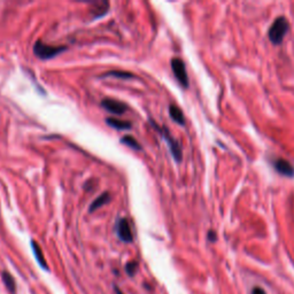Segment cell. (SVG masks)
I'll use <instances>...</instances> for the list:
<instances>
[{
  "mask_svg": "<svg viewBox=\"0 0 294 294\" xmlns=\"http://www.w3.org/2000/svg\"><path fill=\"white\" fill-rule=\"evenodd\" d=\"M107 123L112 128H115L117 130H129L132 127V124L128 121H123V120H117L113 117L107 119Z\"/></svg>",
  "mask_w": 294,
  "mask_h": 294,
  "instance_id": "cell-12",
  "label": "cell"
},
{
  "mask_svg": "<svg viewBox=\"0 0 294 294\" xmlns=\"http://www.w3.org/2000/svg\"><path fill=\"white\" fill-rule=\"evenodd\" d=\"M207 238H208L209 242L215 243L216 240H218V234H216V232H215L214 230H209L208 234H207Z\"/></svg>",
  "mask_w": 294,
  "mask_h": 294,
  "instance_id": "cell-17",
  "label": "cell"
},
{
  "mask_svg": "<svg viewBox=\"0 0 294 294\" xmlns=\"http://www.w3.org/2000/svg\"><path fill=\"white\" fill-rule=\"evenodd\" d=\"M2 276H3V282L5 284V286L7 287V290L13 294L15 293L16 292V283H15V279L13 278L12 275L7 271H4Z\"/></svg>",
  "mask_w": 294,
  "mask_h": 294,
  "instance_id": "cell-13",
  "label": "cell"
},
{
  "mask_svg": "<svg viewBox=\"0 0 294 294\" xmlns=\"http://www.w3.org/2000/svg\"><path fill=\"white\" fill-rule=\"evenodd\" d=\"M117 234L120 239L124 243H131L133 240V234L131 231V226H130L128 220L121 219L117 223Z\"/></svg>",
  "mask_w": 294,
  "mask_h": 294,
  "instance_id": "cell-6",
  "label": "cell"
},
{
  "mask_svg": "<svg viewBox=\"0 0 294 294\" xmlns=\"http://www.w3.org/2000/svg\"><path fill=\"white\" fill-rule=\"evenodd\" d=\"M105 76H113V77H117V79H122V80H129V79H133V75L131 73H128V71H110V73L105 74Z\"/></svg>",
  "mask_w": 294,
  "mask_h": 294,
  "instance_id": "cell-15",
  "label": "cell"
},
{
  "mask_svg": "<svg viewBox=\"0 0 294 294\" xmlns=\"http://www.w3.org/2000/svg\"><path fill=\"white\" fill-rule=\"evenodd\" d=\"M161 132H162V136L165 137L166 142L168 143V145H169L170 152L172 154L173 159H175L177 162H181L183 159V152H182V147L180 145V143H178L176 139L171 136V133L168 131L167 128H163Z\"/></svg>",
  "mask_w": 294,
  "mask_h": 294,
  "instance_id": "cell-4",
  "label": "cell"
},
{
  "mask_svg": "<svg viewBox=\"0 0 294 294\" xmlns=\"http://www.w3.org/2000/svg\"><path fill=\"white\" fill-rule=\"evenodd\" d=\"M109 201H110V195H109L108 192H105V193L101 194L99 198H97V199L92 202V204H91L90 211L91 213H93L94 210L99 209L100 207H103L104 205H106Z\"/></svg>",
  "mask_w": 294,
  "mask_h": 294,
  "instance_id": "cell-11",
  "label": "cell"
},
{
  "mask_svg": "<svg viewBox=\"0 0 294 294\" xmlns=\"http://www.w3.org/2000/svg\"><path fill=\"white\" fill-rule=\"evenodd\" d=\"M169 114L171 119L175 121L176 123H178L180 125H184L185 124V117H184V114L181 110V108L178 107L176 105H170L169 106Z\"/></svg>",
  "mask_w": 294,
  "mask_h": 294,
  "instance_id": "cell-10",
  "label": "cell"
},
{
  "mask_svg": "<svg viewBox=\"0 0 294 294\" xmlns=\"http://www.w3.org/2000/svg\"><path fill=\"white\" fill-rule=\"evenodd\" d=\"M273 168L276 171L285 177H294V167L285 159L278 158L273 161Z\"/></svg>",
  "mask_w": 294,
  "mask_h": 294,
  "instance_id": "cell-7",
  "label": "cell"
},
{
  "mask_svg": "<svg viewBox=\"0 0 294 294\" xmlns=\"http://www.w3.org/2000/svg\"><path fill=\"white\" fill-rule=\"evenodd\" d=\"M137 269H138V264H137V262H134V261L133 262H129L127 264V267H125V270H127V272H128L129 276H133V275L136 273Z\"/></svg>",
  "mask_w": 294,
  "mask_h": 294,
  "instance_id": "cell-16",
  "label": "cell"
},
{
  "mask_svg": "<svg viewBox=\"0 0 294 294\" xmlns=\"http://www.w3.org/2000/svg\"><path fill=\"white\" fill-rule=\"evenodd\" d=\"M252 294H267V293L264 292L261 287H254Z\"/></svg>",
  "mask_w": 294,
  "mask_h": 294,
  "instance_id": "cell-18",
  "label": "cell"
},
{
  "mask_svg": "<svg viewBox=\"0 0 294 294\" xmlns=\"http://www.w3.org/2000/svg\"><path fill=\"white\" fill-rule=\"evenodd\" d=\"M101 106H103L106 110H108L109 113H113L115 115H122L125 113V110H127V105L114 99H104L101 101Z\"/></svg>",
  "mask_w": 294,
  "mask_h": 294,
  "instance_id": "cell-5",
  "label": "cell"
},
{
  "mask_svg": "<svg viewBox=\"0 0 294 294\" xmlns=\"http://www.w3.org/2000/svg\"><path fill=\"white\" fill-rule=\"evenodd\" d=\"M92 5L93 6L91 7L90 9H91V13L93 14L94 17L103 16L108 12L109 4L107 2H97V3H93Z\"/></svg>",
  "mask_w": 294,
  "mask_h": 294,
  "instance_id": "cell-9",
  "label": "cell"
},
{
  "mask_svg": "<svg viewBox=\"0 0 294 294\" xmlns=\"http://www.w3.org/2000/svg\"><path fill=\"white\" fill-rule=\"evenodd\" d=\"M67 51L66 46H52V45H47L45 43H43L42 41L36 42L35 46H33V53L35 55L40 57V59L43 60H47V59H52V57L56 56L60 53Z\"/></svg>",
  "mask_w": 294,
  "mask_h": 294,
  "instance_id": "cell-2",
  "label": "cell"
},
{
  "mask_svg": "<svg viewBox=\"0 0 294 294\" xmlns=\"http://www.w3.org/2000/svg\"><path fill=\"white\" fill-rule=\"evenodd\" d=\"M290 30V22L285 16H278L268 30V38L273 45H281Z\"/></svg>",
  "mask_w": 294,
  "mask_h": 294,
  "instance_id": "cell-1",
  "label": "cell"
},
{
  "mask_svg": "<svg viewBox=\"0 0 294 294\" xmlns=\"http://www.w3.org/2000/svg\"><path fill=\"white\" fill-rule=\"evenodd\" d=\"M123 144H125V145H128V146H130L131 148H133V149H137V151H139V149H141L142 147H141V144H139L136 139H134L133 137H131V136H124L123 138H122V141H121Z\"/></svg>",
  "mask_w": 294,
  "mask_h": 294,
  "instance_id": "cell-14",
  "label": "cell"
},
{
  "mask_svg": "<svg viewBox=\"0 0 294 294\" xmlns=\"http://www.w3.org/2000/svg\"><path fill=\"white\" fill-rule=\"evenodd\" d=\"M31 247H32L33 255H35V258L38 261V263L41 264V267L44 268L45 270L49 269V267H47V263H46V260L44 258V253H43V250L40 247V245H38L35 240H32L31 242Z\"/></svg>",
  "mask_w": 294,
  "mask_h": 294,
  "instance_id": "cell-8",
  "label": "cell"
},
{
  "mask_svg": "<svg viewBox=\"0 0 294 294\" xmlns=\"http://www.w3.org/2000/svg\"><path fill=\"white\" fill-rule=\"evenodd\" d=\"M115 293H116V294H123V293H122L121 291H120V290H119V288H117V287H115Z\"/></svg>",
  "mask_w": 294,
  "mask_h": 294,
  "instance_id": "cell-19",
  "label": "cell"
},
{
  "mask_svg": "<svg viewBox=\"0 0 294 294\" xmlns=\"http://www.w3.org/2000/svg\"><path fill=\"white\" fill-rule=\"evenodd\" d=\"M171 69L176 80L178 81V83H180L183 88H189V76H187L186 73L184 61L180 59V57H173L171 60Z\"/></svg>",
  "mask_w": 294,
  "mask_h": 294,
  "instance_id": "cell-3",
  "label": "cell"
}]
</instances>
